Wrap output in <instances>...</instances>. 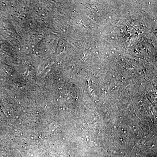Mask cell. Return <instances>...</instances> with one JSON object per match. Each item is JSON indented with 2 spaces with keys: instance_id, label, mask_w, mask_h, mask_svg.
Masks as SVG:
<instances>
[]
</instances>
